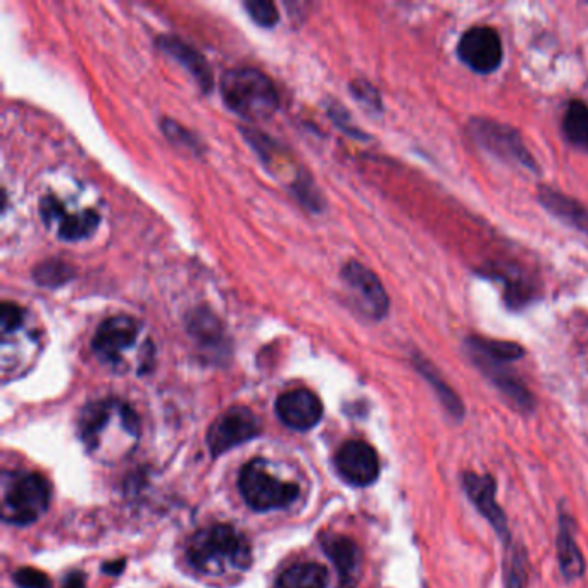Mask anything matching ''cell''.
<instances>
[{
    "label": "cell",
    "mask_w": 588,
    "mask_h": 588,
    "mask_svg": "<svg viewBox=\"0 0 588 588\" xmlns=\"http://www.w3.org/2000/svg\"><path fill=\"white\" fill-rule=\"evenodd\" d=\"M14 582L21 588H52L51 578L33 568H21L14 573Z\"/></svg>",
    "instance_id": "obj_29"
},
{
    "label": "cell",
    "mask_w": 588,
    "mask_h": 588,
    "mask_svg": "<svg viewBox=\"0 0 588 588\" xmlns=\"http://www.w3.org/2000/svg\"><path fill=\"white\" fill-rule=\"evenodd\" d=\"M468 349L470 351L480 352L483 356L492 357L502 363H511L520 359L525 351L521 349V345L513 344V342H501V340H488V338L471 337L468 338Z\"/></svg>",
    "instance_id": "obj_24"
},
{
    "label": "cell",
    "mask_w": 588,
    "mask_h": 588,
    "mask_svg": "<svg viewBox=\"0 0 588 588\" xmlns=\"http://www.w3.org/2000/svg\"><path fill=\"white\" fill-rule=\"evenodd\" d=\"M240 494L254 511H273L292 504L301 490L295 483L282 482L269 471L263 459H254L245 464L238 478Z\"/></svg>",
    "instance_id": "obj_5"
},
{
    "label": "cell",
    "mask_w": 588,
    "mask_h": 588,
    "mask_svg": "<svg viewBox=\"0 0 588 588\" xmlns=\"http://www.w3.org/2000/svg\"><path fill=\"white\" fill-rule=\"evenodd\" d=\"M463 485L466 494L470 497L476 509L487 518L488 523L494 526L495 532L499 533L502 540L509 542V528H507L506 514L495 499V482L492 476L475 475V473H464Z\"/></svg>",
    "instance_id": "obj_14"
},
{
    "label": "cell",
    "mask_w": 588,
    "mask_h": 588,
    "mask_svg": "<svg viewBox=\"0 0 588 588\" xmlns=\"http://www.w3.org/2000/svg\"><path fill=\"white\" fill-rule=\"evenodd\" d=\"M323 549L337 568L342 588H354L361 568V552L357 545L351 538L328 535L323 540Z\"/></svg>",
    "instance_id": "obj_17"
},
{
    "label": "cell",
    "mask_w": 588,
    "mask_h": 588,
    "mask_svg": "<svg viewBox=\"0 0 588 588\" xmlns=\"http://www.w3.org/2000/svg\"><path fill=\"white\" fill-rule=\"evenodd\" d=\"M563 132L571 144L588 151V106L582 101H571L564 113Z\"/></svg>",
    "instance_id": "obj_21"
},
{
    "label": "cell",
    "mask_w": 588,
    "mask_h": 588,
    "mask_svg": "<svg viewBox=\"0 0 588 588\" xmlns=\"http://www.w3.org/2000/svg\"><path fill=\"white\" fill-rule=\"evenodd\" d=\"M470 352L476 366H478V368H480V370H482L483 373L495 383V387L499 388L502 394H506L509 401H513L514 404L518 406V409H525V411L533 409L532 394L526 390L525 385H523L520 380H516V378L504 368V364L506 363L497 361V359H492V357L483 356L480 352Z\"/></svg>",
    "instance_id": "obj_15"
},
{
    "label": "cell",
    "mask_w": 588,
    "mask_h": 588,
    "mask_svg": "<svg viewBox=\"0 0 588 588\" xmlns=\"http://www.w3.org/2000/svg\"><path fill=\"white\" fill-rule=\"evenodd\" d=\"M40 216L49 230L64 242H80L88 238L101 225L95 209H69L57 195H45L40 201Z\"/></svg>",
    "instance_id": "obj_7"
},
{
    "label": "cell",
    "mask_w": 588,
    "mask_h": 588,
    "mask_svg": "<svg viewBox=\"0 0 588 588\" xmlns=\"http://www.w3.org/2000/svg\"><path fill=\"white\" fill-rule=\"evenodd\" d=\"M157 45L164 52H168L175 61L182 64L190 75L194 76L195 82L201 85L202 92H206V94L211 92L214 83L213 73H211V68L206 63V59L202 57L201 52L195 51L192 45H188L185 40L176 37H161L157 40Z\"/></svg>",
    "instance_id": "obj_16"
},
{
    "label": "cell",
    "mask_w": 588,
    "mask_h": 588,
    "mask_svg": "<svg viewBox=\"0 0 588 588\" xmlns=\"http://www.w3.org/2000/svg\"><path fill=\"white\" fill-rule=\"evenodd\" d=\"M187 556L195 570L207 576L240 573L249 570L252 563L247 538L228 525L209 526L194 535Z\"/></svg>",
    "instance_id": "obj_2"
},
{
    "label": "cell",
    "mask_w": 588,
    "mask_h": 588,
    "mask_svg": "<svg viewBox=\"0 0 588 588\" xmlns=\"http://www.w3.org/2000/svg\"><path fill=\"white\" fill-rule=\"evenodd\" d=\"M261 433V425L249 407H230L207 432V444L214 456L232 451Z\"/></svg>",
    "instance_id": "obj_8"
},
{
    "label": "cell",
    "mask_w": 588,
    "mask_h": 588,
    "mask_svg": "<svg viewBox=\"0 0 588 588\" xmlns=\"http://www.w3.org/2000/svg\"><path fill=\"white\" fill-rule=\"evenodd\" d=\"M188 332L202 344H219L223 338L221 321L206 307L195 309L194 313L188 316Z\"/></svg>",
    "instance_id": "obj_22"
},
{
    "label": "cell",
    "mask_w": 588,
    "mask_h": 588,
    "mask_svg": "<svg viewBox=\"0 0 588 588\" xmlns=\"http://www.w3.org/2000/svg\"><path fill=\"white\" fill-rule=\"evenodd\" d=\"M340 276L347 288L351 290L352 297L361 313L376 321L383 320L387 316L388 307H390L387 292L380 278L370 268H366L359 261H349L342 268Z\"/></svg>",
    "instance_id": "obj_9"
},
{
    "label": "cell",
    "mask_w": 588,
    "mask_h": 588,
    "mask_svg": "<svg viewBox=\"0 0 588 588\" xmlns=\"http://www.w3.org/2000/svg\"><path fill=\"white\" fill-rule=\"evenodd\" d=\"M75 275V269L71 264L61 259H47L44 263L37 264L33 269V280L40 287H63Z\"/></svg>",
    "instance_id": "obj_25"
},
{
    "label": "cell",
    "mask_w": 588,
    "mask_h": 588,
    "mask_svg": "<svg viewBox=\"0 0 588 588\" xmlns=\"http://www.w3.org/2000/svg\"><path fill=\"white\" fill-rule=\"evenodd\" d=\"M83 576L78 575V573H73V575H69L68 580L64 583V588H83Z\"/></svg>",
    "instance_id": "obj_31"
},
{
    "label": "cell",
    "mask_w": 588,
    "mask_h": 588,
    "mask_svg": "<svg viewBox=\"0 0 588 588\" xmlns=\"http://www.w3.org/2000/svg\"><path fill=\"white\" fill-rule=\"evenodd\" d=\"M416 366H418L420 373H423V376L428 380V383L432 385L435 394L438 395V399L444 404L445 409H447L452 416L461 418L464 413L463 404H461L459 397L452 392L451 388L447 387V383L438 376L437 370L433 368L432 364L426 363L423 357H418V359H416Z\"/></svg>",
    "instance_id": "obj_23"
},
{
    "label": "cell",
    "mask_w": 588,
    "mask_h": 588,
    "mask_svg": "<svg viewBox=\"0 0 588 588\" xmlns=\"http://www.w3.org/2000/svg\"><path fill=\"white\" fill-rule=\"evenodd\" d=\"M78 426L88 454L106 464H116L130 456L140 437L137 414L119 399L88 404Z\"/></svg>",
    "instance_id": "obj_1"
},
{
    "label": "cell",
    "mask_w": 588,
    "mask_h": 588,
    "mask_svg": "<svg viewBox=\"0 0 588 588\" xmlns=\"http://www.w3.org/2000/svg\"><path fill=\"white\" fill-rule=\"evenodd\" d=\"M557 557H559V566L563 575L568 580H576L583 575L585 563H583L582 552L576 545L575 535L571 530V521L566 520L563 516L561 526H559V537H557Z\"/></svg>",
    "instance_id": "obj_19"
},
{
    "label": "cell",
    "mask_w": 588,
    "mask_h": 588,
    "mask_svg": "<svg viewBox=\"0 0 588 588\" xmlns=\"http://www.w3.org/2000/svg\"><path fill=\"white\" fill-rule=\"evenodd\" d=\"M161 128H163L164 135H168L171 142L182 145V147L195 149V140L192 137V133H188L182 125H178V123L171 121V119H163Z\"/></svg>",
    "instance_id": "obj_30"
},
{
    "label": "cell",
    "mask_w": 588,
    "mask_h": 588,
    "mask_svg": "<svg viewBox=\"0 0 588 588\" xmlns=\"http://www.w3.org/2000/svg\"><path fill=\"white\" fill-rule=\"evenodd\" d=\"M221 95L233 113L247 121H263L278 111L275 83L256 68L228 69L221 78Z\"/></svg>",
    "instance_id": "obj_3"
},
{
    "label": "cell",
    "mask_w": 588,
    "mask_h": 588,
    "mask_svg": "<svg viewBox=\"0 0 588 588\" xmlns=\"http://www.w3.org/2000/svg\"><path fill=\"white\" fill-rule=\"evenodd\" d=\"M328 571L321 564L299 563L278 578L276 588H326Z\"/></svg>",
    "instance_id": "obj_20"
},
{
    "label": "cell",
    "mask_w": 588,
    "mask_h": 588,
    "mask_svg": "<svg viewBox=\"0 0 588 588\" xmlns=\"http://www.w3.org/2000/svg\"><path fill=\"white\" fill-rule=\"evenodd\" d=\"M26 313L23 307L16 302L6 301L0 307V328L2 335H13L18 333L25 325Z\"/></svg>",
    "instance_id": "obj_27"
},
{
    "label": "cell",
    "mask_w": 588,
    "mask_h": 588,
    "mask_svg": "<svg viewBox=\"0 0 588 588\" xmlns=\"http://www.w3.org/2000/svg\"><path fill=\"white\" fill-rule=\"evenodd\" d=\"M335 464L340 476L354 487H368L380 475V461L375 449L361 440L342 445Z\"/></svg>",
    "instance_id": "obj_12"
},
{
    "label": "cell",
    "mask_w": 588,
    "mask_h": 588,
    "mask_svg": "<svg viewBox=\"0 0 588 588\" xmlns=\"http://www.w3.org/2000/svg\"><path fill=\"white\" fill-rule=\"evenodd\" d=\"M125 566V561H116V563L106 564L104 571H106L107 575H119Z\"/></svg>",
    "instance_id": "obj_32"
},
{
    "label": "cell",
    "mask_w": 588,
    "mask_h": 588,
    "mask_svg": "<svg viewBox=\"0 0 588 588\" xmlns=\"http://www.w3.org/2000/svg\"><path fill=\"white\" fill-rule=\"evenodd\" d=\"M245 9L257 25L264 26V28H273L280 21L278 9L269 0H249V2H245Z\"/></svg>",
    "instance_id": "obj_26"
},
{
    "label": "cell",
    "mask_w": 588,
    "mask_h": 588,
    "mask_svg": "<svg viewBox=\"0 0 588 588\" xmlns=\"http://www.w3.org/2000/svg\"><path fill=\"white\" fill-rule=\"evenodd\" d=\"M51 501V487L44 476L13 473L2 478V518L7 523L32 525L44 516Z\"/></svg>",
    "instance_id": "obj_4"
},
{
    "label": "cell",
    "mask_w": 588,
    "mask_h": 588,
    "mask_svg": "<svg viewBox=\"0 0 588 588\" xmlns=\"http://www.w3.org/2000/svg\"><path fill=\"white\" fill-rule=\"evenodd\" d=\"M470 128L475 140H478L487 151L501 157L504 161L535 169V161L530 156V152L526 151L520 135L509 126L499 125L488 119H473Z\"/></svg>",
    "instance_id": "obj_11"
},
{
    "label": "cell",
    "mask_w": 588,
    "mask_h": 588,
    "mask_svg": "<svg viewBox=\"0 0 588 588\" xmlns=\"http://www.w3.org/2000/svg\"><path fill=\"white\" fill-rule=\"evenodd\" d=\"M140 323L133 316L118 314L102 321L92 338L95 357L109 368H123L125 357L138 345Z\"/></svg>",
    "instance_id": "obj_6"
},
{
    "label": "cell",
    "mask_w": 588,
    "mask_h": 588,
    "mask_svg": "<svg viewBox=\"0 0 588 588\" xmlns=\"http://www.w3.org/2000/svg\"><path fill=\"white\" fill-rule=\"evenodd\" d=\"M351 92L354 94L357 101L364 104L368 109H375V111H380V109H382V99H380V94H378V90H376L370 82H366V80H356V82H352Z\"/></svg>",
    "instance_id": "obj_28"
},
{
    "label": "cell",
    "mask_w": 588,
    "mask_h": 588,
    "mask_svg": "<svg viewBox=\"0 0 588 588\" xmlns=\"http://www.w3.org/2000/svg\"><path fill=\"white\" fill-rule=\"evenodd\" d=\"M540 202L556 218L563 219L564 223L575 226L580 232L588 233V211L582 204L552 188H540Z\"/></svg>",
    "instance_id": "obj_18"
},
{
    "label": "cell",
    "mask_w": 588,
    "mask_h": 588,
    "mask_svg": "<svg viewBox=\"0 0 588 588\" xmlns=\"http://www.w3.org/2000/svg\"><path fill=\"white\" fill-rule=\"evenodd\" d=\"M276 414L285 425L294 430H311L323 416V404L307 388H295L278 397Z\"/></svg>",
    "instance_id": "obj_13"
},
{
    "label": "cell",
    "mask_w": 588,
    "mask_h": 588,
    "mask_svg": "<svg viewBox=\"0 0 588 588\" xmlns=\"http://www.w3.org/2000/svg\"><path fill=\"white\" fill-rule=\"evenodd\" d=\"M457 54L475 73L488 75L502 64L501 35L490 26H473L459 40Z\"/></svg>",
    "instance_id": "obj_10"
}]
</instances>
